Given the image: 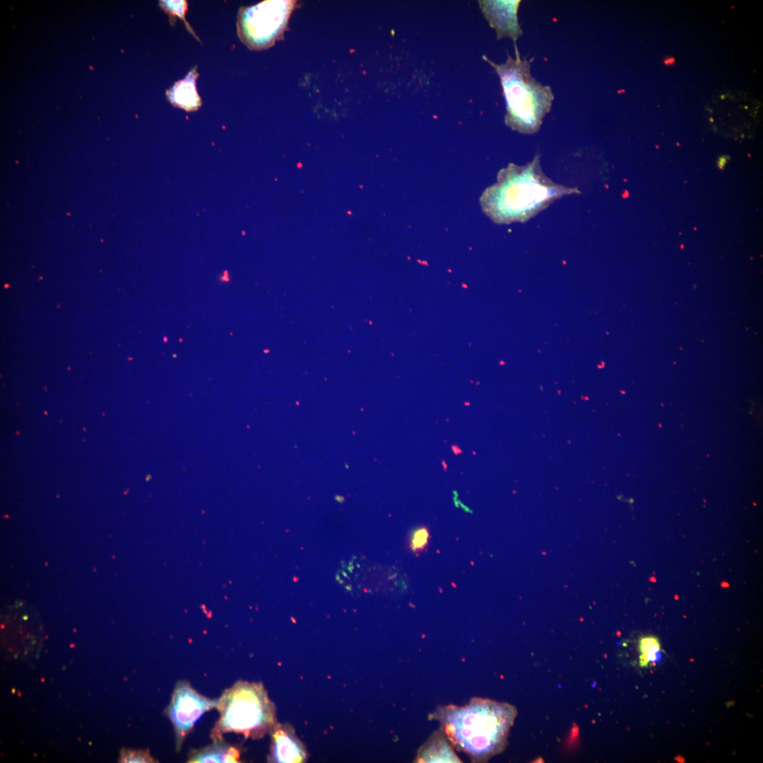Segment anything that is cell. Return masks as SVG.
Returning a JSON list of instances; mask_svg holds the SVG:
<instances>
[{"label":"cell","mask_w":763,"mask_h":763,"mask_svg":"<svg viewBox=\"0 0 763 763\" xmlns=\"http://www.w3.org/2000/svg\"><path fill=\"white\" fill-rule=\"evenodd\" d=\"M517 715L508 703L474 697L464 706H439L429 714L438 721L448 740L473 762H486L506 747Z\"/></svg>","instance_id":"1"},{"label":"cell","mask_w":763,"mask_h":763,"mask_svg":"<svg viewBox=\"0 0 763 763\" xmlns=\"http://www.w3.org/2000/svg\"><path fill=\"white\" fill-rule=\"evenodd\" d=\"M577 188L554 183L543 174L540 156L524 166L509 163L498 172L497 182L487 188L480 201L483 212L495 223H525L564 195Z\"/></svg>","instance_id":"2"},{"label":"cell","mask_w":763,"mask_h":763,"mask_svg":"<svg viewBox=\"0 0 763 763\" xmlns=\"http://www.w3.org/2000/svg\"><path fill=\"white\" fill-rule=\"evenodd\" d=\"M516 59L509 54L507 61L497 64L485 56L498 74L507 104L505 124L524 134L536 133L554 100L551 88L536 81L530 71V61L522 60L515 44Z\"/></svg>","instance_id":"3"},{"label":"cell","mask_w":763,"mask_h":763,"mask_svg":"<svg viewBox=\"0 0 763 763\" xmlns=\"http://www.w3.org/2000/svg\"><path fill=\"white\" fill-rule=\"evenodd\" d=\"M215 709L219 717L211 731L212 740L230 733L261 738L277 723L276 706L261 682L237 681L223 692Z\"/></svg>","instance_id":"4"},{"label":"cell","mask_w":763,"mask_h":763,"mask_svg":"<svg viewBox=\"0 0 763 763\" xmlns=\"http://www.w3.org/2000/svg\"><path fill=\"white\" fill-rule=\"evenodd\" d=\"M295 2L268 0L241 8L237 23L240 40L252 49L271 47L283 36Z\"/></svg>","instance_id":"5"},{"label":"cell","mask_w":763,"mask_h":763,"mask_svg":"<svg viewBox=\"0 0 763 763\" xmlns=\"http://www.w3.org/2000/svg\"><path fill=\"white\" fill-rule=\"evenodd\" d=\"M217 701L199 693L187 680L177 682L166 709L173 727L177 752L181 750L187 737L202 715L215 708Z\"/></svg>","instance_id":"6"},{"label":"cell","mask_w":763,"mask_h":763,"mask_svg":"<svg viewBox=\"0 0 763 763\" xmlns=\"http://www.w3.org/2000/svg\"><path fill=\"white\" fill-rule=\"evenodd\" d=\"M521 1H480L481 10L491 27L497 32V38L510 37L514 43L522 35L518 23L517 11Z\"/></svg>","instance_id":"7"},{"label":"cell","mask_w":763,"mask_h":763,"mask_svg":"<svg viewBox=\"0 0 763 763\" xmlns=\"http://www.w3.org/2000/svg\"><path fill=\"white\" fill-rule=\"evenodd\" d=\"M271 736L268 761L270 762H302L307 752L292 727L276 723L270 732Z\"/></svg>","instance_id":"8"},{"label":"cell","mask_w":763,"mask_h":763,"mask_svg":"<svg viewBox=\"0 0 763 763\" xmlns=\"http://www.w3.org/2000/svg\"><path fill=\"white\" fill-rule=\"evenodd\" d=\"M414 762H462L444 731H434L418 750Z\"/></svg>","instance_id":"9"},{"label":"cell","mask_w":763,"mask_h":763,"mask_svg":"<svg viewBox=\"0 0 763 763\" xmlns=\"http://www.w3.org/2000/svg\"><path fill=\"white\" fill-rule=\"evenodd\" d=\"M240 750L236 746L226 743L223 738L213 740V743L200 749L191 750L187 762L212 763V762H239Z\"/></svg>","instance_id":"10"},{"label":"cell","mask_w":763,"mask_h":763,"mask_svg":"<svg viewBox=\"0 0 763 763\" xmlns=\"http://www.w3.org/2000/svg\"><path fill=\"white\" fill-rule=\"evenodd\" d=\"M197 76L196 71L191 70L184 79L167 91V96L173 105L187 111H195L200 107L201 101L196 88Z\"/></svg>","instance_id":"11"},{"label":"cell","mask_w":763,"mask_h":763,"mask_svg":"<svg viewBox=\"0 0 763 763\" xmlns=\"http://www.w3.org/2000/svg\"><path fill=\"white\" fill-rule=\"evenodd\" d=\"M430 529L425 525L414 528L408 536L407 548L414 555H419L427 550L430 542Z\"/></svg>","instance_id":"12"},{"label":"cell","mask_w":763,"mask_h":763,"mask_svg":"<svg viewBox=\"0 0 763 763\" xmlns=\"http://www.w3.org/2000/svg\"><path fill=\"white\" fill-rule=\"evenodd\" d=\"M121 760L122 762H155L148 751L123 750Z\"/></svg>","instance_id":"13"},{"label":"cell","mask_w":763,"mask_h":763,"mask_svg":"<svg viewBox=\"0 0 763 763\" xmlns=\"http://www.w3.org/2000/svg\"><path fill=\"white\" fill-rule=\"evenodd\" d=\"M161 6L164 9L168 11L172 15L179 16L184 20V13L187 9L186 1H162Z\"/></svg>","instance_id":"14"},{"label":"cell","mask_w":763,"mask_h":763,"mask_svg":"<svg viewBox=\"0 0 763 763\" xmlns=\"http://www.w3.org/2000/svg\"><path fill=\"white\" fill-rule=\"evenodd\" d=\"M639 650L641 653L640 656H643L651 651H659V642L653 637H643L639 641Z\"/></svg>","instance_id":"15"},{"label":"cell","mask_w":763,"mask_h":763,"mask_svg":"<svg viewBox=\"0 0 763 763\" xmlns=\"http://www.w3.org/2000/svg\"><path fill=\"white\" fill-rule=\"evenodd\" d=\"M451 449L455 455H458L462 452V450L460 449V447L455 444L451 445Z\"/></svg>","instance_id":"16"},{"label":"cell","mask_w":763,"mask_h":763,"mask_svg":"<svg viewBox=\"0 0 763 763\" xmlns=\"http://www.w3.org/2000/svg\"><path fill=\"white\" fill-rule=\"evenodd\" d=\"M727 160L726 157H721L718 160V165L720 168H722L726 163Z\"/></svg>","instance_id":"17"},{"label":"cell","mask_w":763,"mask_h":763,"mask_svg":"<svg viewBox=\"0 0 763 763\" xmlns=\"http://www.w3.org/2000/svg\"><path fill=\"white\" fill-rule=\"evenodd\" d=\"M674 62H675V59H674V58H672V57H668V58H666V59L664 60V63H665V64H666V65H667V66H669V65H673V64H674Z\"/></svg>","instance_id":"18"}]
</instances>
